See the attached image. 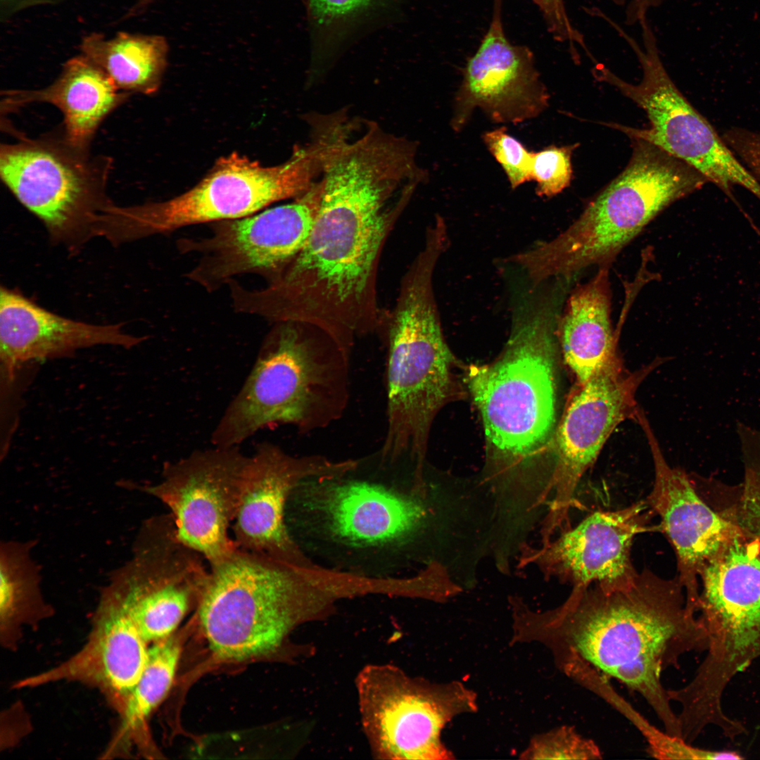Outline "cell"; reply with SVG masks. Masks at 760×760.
<instances>
[{
    "mask_svg": "<svg viewBox=\"0 0 760 760\" xmlns=\"http://www.w3.org/2000/svg\"><path fill=\"white\" fill-rule=\"evenodd\" d=\"M549 98L532 52L505 36L501 0H495L489 28L463 70L454 99L452 129L461 131L476 108L495 122L521 123L543 113Z\"/></svg>",
    "mask_w": 760,
    "mask_h": 760,
    "instance_id": "ac0fdd59",
    "label": "cell"
},
{
    "mask_svg": "<svg viewBox=\"0 0 760 760\" xmlns=\"http://www.w3.org/2000/svg\"><path fill=\"white\" fill-rule=\"evenodd\" d=\"M542 12L548 30L557 41L569 45L575 56L578 46L586 53L588 49L583 35L572 25L566 13L564 0H532Z\"/></svg>",
    "mask_w": 760,
    "mask_h": 760,
    "instance_id": "d6a6232c",
    "label": "cell"
},
{
    "mask_svg": "<svg viewBox=\"0 0 760 760\" xmlns=\"http://www.w3.org/2000/svg\"><path fill=\"white\" fill-rule=\"evenodd\" d=\"M509 604L512 644L544 645L560 671L581 663L615 679L645 699L665 732L681 737L662 673L685 654L707 651L709 638L678 578L644 569L625 585L571 590L552 609L535 610L517 595Z\"/></svg>",
    "mask_w": 760,
    "mask_h": 760,
    "instance_id": "3957f363",
    "label": "cell"
},
{
    "mask_svg": "<svg viewBox=\"0 0 760 760\" xmlns=\"http://www.w3.org/2000/svg\"><path fill=\"white\" fill-rule=\"evenodd\" d=\"M579 144L549 146L533 152L532 180L537 183L536 194L541 197L555 196L568 187L572 179L571 155Z\"/></svg>",
    "mask_w": 760,
    "mask_h": 760,
    "instance_id": "f546056e",
    "label": "cell"
},
{
    "mask_svg": "<svg viewBox=\"0 0 760 760\" xmlns=\"http://www.w3.org/2000/svg\"><path fill=\"white\" fill-rule=\"evenodd\" d=\"M602 752L592 740L574 726H562L533 736L520 754L522 759H601Z\"/></svg>",
    "mask_w": 760,
    "mask_h": 760,
    "instance_id": "f1b7e54d",
    "label": "cell"
},
{
    "mask_svg": "<svg viewBox=\"0 0 760 760\" xmlns=\"http://www.w3.org/2000/svg\"><path fill=\"white\" fill-rule=\"evenodd\" d=\"M358 463L309 477L291 492L286 521L302 552L324 567L372 580H397L445 569L464 590L477 585L489 559L492 498L481 480L431 478L425 466Z\"/></svg>",
    "mask_w": 760,
    "mask_h": 760,
    "instance_id": "6da1fadb",
    "label": "cell"
},
{
    "mask_svg": "<svg viewBox=\"0 0 760 760\" xmlns=\"http://www.w3.org/2000/svg\"><path fill=\"white\" fill-rule=\"evenodd\" d=\"M318 213L300 252L268 284L241 286V313L315 326L350 354L377 331V275L385 243L414 192L405 170L372 149L338 151L321 167Z\"/></svg>",
    "mask_w": 760,
    "mask_h": 760,
    "instance_id": "7a4b0ae2",
    "label": "cell"
},
{
    "mask_svg": "<svg viewBox=\"0 0 760 760\" xmlns=\"http://www.w3.org/2000/svg\"><path fill=\"white\" fill-rule=\"evenodd\" d=\"M355 460L319 455L296 457L264 442L249 456L241 503L234 520L238 547L292 564L317 565L300 549L286 521L289 498L303 480L343 472Z\"/></svg>",
    "mask_w": 760,
    "mask_h": 760,
    "instance_id": "2e32d148",
    "label": "cell"
},
{
    "mask_svg": "<svg viewBox=\"0 0 760 760\" xmlns=\"http://www.w3.org/2000/svg\"><path fill=\"white\" fill-rule=\"evenodd\" d=\"M79 49L120 90L151 94L160 86L170 46L160 34L119 31L106 37L93 32L82 37Z\"/></svg>",
    "mask_w": 760,
    "mask_h": 760,
    "instance_id": "d4e9b609",
    "label": "cell"
},
{
    "mask_svg": "<svg viewBox=\"0 0 760 760\" xmlns=\"http://www.w3.org/2000/svg\"><path fill=\"white\" fill-rule=\"evenodd\" d=\"M654 466V481L647 503L660 519L661 529L677 558L678 580L686 587V604L696 609L699 597L695 574L733 536L728 521L699 497L682 471L671 467L663 457L646 424Z\"/></svg>",
    "mask_w": 760,
    "mask_h": 760,
    "instance_id": "44dd1931",
    "label": "cell"
},
{
    "mask_svg": "<svg viewBox=\"0 0 760 760\" xmlns=\"http://www.w3.org/2000/svg\"><path fill=\"white\" fill-rule=\"evenodd\" d=\"M208 566L196 616L210 649L224 660L272 653L297 622L353 591L347 574L239 547Z\"/></svg>",
    "mask_w": 760,
    "mask_h": 760,
    "instance_id": "5b68a950",
    "label": "cell"
},
{
    "mask_svg": "<svg viewBox=\"0 0 760 760\" xmlns=\"http://www.w3.org/2000/svg\"><path fill=\"white\" fill-rule=\"evenodd\" d=\"M248 460L239 446L194 451L165 464L160 481L143 488L168 507L179 538L208 564L238 547L229 530L241 503Z\"/></svg>",
    "mask_w": 760,
    "mask_h": 760,
    "instance_id": "9a60e30c",
    "label": "cell"
},
{
    "mask_svg": "<svg viewBox=\"0 0 760 760\" xmlns=\"http://www.w3.org/2000/svg\"><path fill=\"white\" fill-rule=\"evenodd\" d=\"M438 255L424 250L400 282L378 330L388 347L387 429L379 460L424 462L431 424L450 395L453 357L442 333L433 278Z\"/></svg>",
    "mask_w": 760,
    "mask_h": 760,
    "instance_id": "52a82bcc",
    "label": "cell"
},
{
    "mask_svg": "<svg viewBox=\"0 0 760 760\" xmlns=\"http://www.w3.org/2000/svg\"><path fill=\"white\" fill-rule=\"evenodd\" d=\"M623 8L625 22L629 25L638 24L647 18V13L661 4L663 0H612Z\"/></svg>",
    "mask_w": 760,
    "mask_h": 760,
    "instance_id": "836d02e7",
    "label": "cell"
},
{
    "mask_svg": "<svg viewBox=\"0 0 760 760\" xmlns=\"http://www.w3.org/2000/svg\"><path fill=\"white\" fill-rule=\"evenodd\" d=\"M107 165L65 140H23L0 151L5 185L43 222L53 242L72 250L94 237L111 204L105 193Z\"/></svg>",
    "mask_w": 760,
    "mask_h": 760,
    "instance_id": "8fae6325",
    "label": "cell"
},
{
    "mask_svg": "<svg viewBox=\"0 0 760 760\" xmlns=\"http://www.w3.org/2000/svg\"><path fill=\"white\" fill-rule=\"evenodd\" d=\"M105 72L80 53L68 59L51 85L37 91H12L6 105L43 101L58 107L64 116L65 140L85 151L103 118L127 96Z\"/></svg>",
    "mask_w": 760,
    "mask_h": 760,
    "instance_id": "603a6c76",
    "label": "cell"
},
{
    "mask_svg": "<svg viewBox=\"0 0 760 760\" xmlns=\"http://www.w3.org/2000/svg\"><path fill=\"white\" fill-rule=\"evenodd\" d=\"M180 654L179 642L170 637L148 647L143 671L125 700L122 734L140 726L166 697L174 682Z\"/></svg>",
    "mask_w": 760,
    "mask_h": 760,
    "instance_id": "484cf974",
    "label": "cell"
},
{
    "mask_svg": "<svg viewBox=\"0 0 760 760\" xmlns=\"http://www.w3.org/2000/svg\"><path fill=\"white\" fill-rule=\"evenodd\" d=\"M633 152L625 169L555 238L517 255L529 279L539 284L566 278L594 265H609L658 214L701 188L698 171L642 139L631 138Z\"/></svg>",
    "mask_w": 760,
    "mask_h": 760,
    "instance_id": "ba28073f",
    "label": "cell"
},
{
    "mask_svg": "<svg viewBox=\"0 0 760 760\" xmlns=\"http://www.w3.org/2000/svg\"><path fill=\"white\" fill-rule=\"evenodd\" d=\"M146 339L125 332L120 324L98 325L64 317L1 287L0 359L8 384L30 361L63 357L101 345L129 349Z\"/></svg>",
    "mask_w": 760,
    "mask_h": 760,
    "instance_id": "d6986e66",
    "label": "cell"
},
{
    "mask_svg": "<svg viewBox=\"0 0 760 760\" xmlns=\"http://www.w3.org/2000/svg\"><path fill=\"white\" fill-rule=\"evenodd\" d=\"M315 28L330 30L356 23L393 0H305Z\"/></svg>",
    "mask_w": 760,
    "mask_h": 760,
    "instance_id": "1f68e13d",
    "label": "cell"
},
{
    "mask_svg": "<svg viewBox=\"0 0 760 760\" xmlns=\"http://www.w3.org/2000/svg\"><path fill=\"white\" fill-rule=\"evenodd\" d=\"M531 293L501 354L467 376L490 450L481 480L498 507L513 511L545 498L553 470L542 456L557 426L558 318Z\"/></svg>",
    "mask_w": 760,
    "mask_h": 760,
    "instance_id": "277c9868",
    "label": "cell"
},
{
    "mask_svg": "<svg viewBox=\"0 0 760 760\" xmlns=\"http://www.w3.org/2000/svg\"><path fill=\"white\" fill-rule=\"evenodd\" d=\"M652 510L645 501L614 511H597L545 545L528 546L516 569L535 567L545 579L557 578L581 590L593 584L621 585L638 571L631 560L636 535L647 526Z\"/></svg>",
    "mask_w": 760,
    "mask_h": 760,
    "instance_id": "e0dca14e",
    "label": "cell"
},
{
    "mask_svg": "<svg viewBox=\"0 0 760 760\" xmlns=\"http://www.w3.org/2000/svg\"><path fill=\"white\" fill-rule=\"evenodd\" d=\"M169 523L143 526L130 559L115 569L101 595L117 604L148 643L171 636L205 588L209 567Z\"/></svg>",
    "mask_w": 760,
    "mask_h": 760,
    "instance_id": "7c38bea8",
    "label": "cell"
},
{
    "mask_svg": "<svg viewBox=\"0 0 760 760\" xmlns=\"http://www.w3.org/2000/svg\"><path fill=\"white\" fill-rule=\"evenodd\" d=\"M322 191L321 180H316L290 203L214 222L208 237L179 240L182 253L200 255L186 277L209 291L243 274H257L270 281L305 243L319 211Z\"/></svg>",
    "mask_w": 760,
    "mask_h": 760,
    "instance_id": "4fadbf2b",
    "label": "cell"
},
{
    "mask_svg": "<svg viewBox=\"0 0 760 760\" xmlns=\"http://www.w3.org/2000/svg\"><path fill=\"white\" fill-rule=\"evenodd\" d=\"M609 265L570 294L558 317L557 334L564 360L578 384L618 359L611 322Z\"/></svg>",
    "mask_w": 760,
    "mask_h": 760,
    "instance_id": "cb8c5ba5",
    "label": "cell"
},
{
    "mask_svg": "<svg viewBox=\"0 0 760 760\" xmlns=\"http://www.w3.org/2000/svg\"><path fill=\"white\" fill-rule=\"evenodd\" d=\"M476 693L459 680H405L379 702V736L390 754L404 759L449 760L454 754L441 733L455 717L478 711Z\"/></svg>",
    "mask_w": 760,
    "mask_h": 760,
    "instance_id": "ffe728a7",
    "label": "cell"
},
{
    "mask_svg": "<svg viewBox=\"0 0 760 760\" xmlns=\"http://www.w3.org/2000/svg\"><path fill=\"white\" fill-rule=\"evenodd\" d=\"M608 679L605 676L595 673L588 678L585 688L602 697L635 726L645 737L648 745V752L653 757L679 759L684 752V741L650 723L615 691Z\"/></svg>",
    "mask_w": 760,
    "mask_h": 760,
    "instance_id": "83f0119b",
    "label": "cell"
},
{
    "mask_svg": "<svg viewBox=\"0 0 760 760\" xmlns=\"http://www.w3.org/2000/svg\"><path fill=\"white\" fill-rule=\"evenodd\" d=\"M350 355L315 326L275 323L213 432V445L239 446L272 425L307 432L337 419L348 400Z\"/></svg>",
    "mask_w": 760,
    "mask_h": 760,
    "instance_id": "8992f818",
    "label": "cell"
},
{
    "mask_svg": "<svg viewBox=\"0 0 760 760\" xmlns=\"http://www.w3.org/2000/svg\"><path fill=\"white\" fill-rule=\"evenodd\" d=\"M483 141L500 165L512 189L532 180V151L511 136L505 127L484 132Z\"/></svg>",
    "mask_w": 760,
    "mask_h": 760,
    "instance_id": "4dcf8cb0",
    "label": "cell"
},
{
    "mask_svg": "<svg viewBox=\"0 0 760 760\" xmlns=\"http://www.w3.org/2000/svg\"><path fill=\"white\" fill-rule=\"evenodd\" d=\"M319 175L310 144L294 147L289 160L274 166H263L233 153L220 158L197 185L179 196L163 202L118 207L114 233L124 243L196 224L249 216L275 202L303 194Z\"/></svg>",
    "mask_w": 760,
    "mask_h": 760,
    "instance_id": "9c48e42d",
    "label": "cell"
},
{
    "mask_svg": "<svg viewBox=\"0 0 760 760\" xmlns=\"http://www.w3.org/2000/svg\"><path fill=\"white\" fill-rule=\"evenodd\" d=\"M652 368L625 372L618 358L578 384L554 436L553 493L540 524L543 540L571 527L570 512L578 482L616 426L635 413L636 390Z\"/></svg>",
    "mask_w": 760,
    "mask_h": 760,
    "instance_id": "5bb4252c",
    "label": "cell"
},
{
    "mask_svg": "<svg viewBox=\"0 0 760 760\" xmlns=\"http://www.w3.org/2000/svg\"><path fill=\"white\" fill-rule=\"evenodd\" d=\"M146 644L123 609L101 596L89 642L72 659L46 677L91 681L125 700L146 664Z\"/></svg>",
    "mask_w": 760,
    "mask_h": 760,
    "instance_id": "7402d4cb",
    "label": "cell"
},
{
    "mask_svg": "<svg viewBox=\"0 0 760 760\" xmlns=\"http://www.w3.org/2000/svg\"><path fill=\"white\" fill-rule=\"evenodd\" d=\"M698 608L707 629V654L681 688L684 699L708 714L723 709L722 697L736 674L760 657V552L732 538L702 566Z\"/></svg>",
    "mask_w": 760,
    "mask_h": 760,
    "instance_id": "30bf717a",
    "label": "cell"
},
{
    "mask_svg": "<svg viewBox=\"0 0 760 760\" xmlns=\"http://www.w3.org/2000/svg\"><path fill=\"white\" fill-rule=\"evenodd\" d=\"M28 542H1L0 547V617L8 623L41 601L40 569Z\"/></svg>",
    "mask_w": 760,
    "mask_h": 760,
    "instance_id": "4316f807",
    "label": "cell"
},
{
    "mask_svg": "<svg viewBox=\"0 0 760 760\" xmlns=\"http://www.w3.org/2000/svg\"><path fill=\"white\" fill-rule=\"evenodd\" d=\"M68 0H0V20L6 21L27 9L42 6H53Z\"/></svg>",
    "mask_w": 760,
    "mask_h": 760,
    "instance_id": "e575fe53",
    "label": "cell"
}]
</instances>
